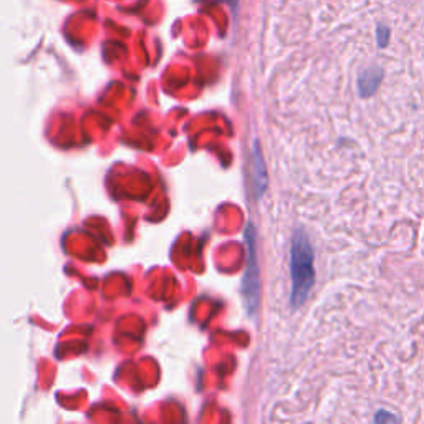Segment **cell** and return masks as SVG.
I'll list each match as a JSON object with an SVG mask.
<instances>
[{
    "mask_svg": "<svg viewBox=\"0 0 424 424\" xmlns=\"http://www.w3.org/2000/svg\"><path fill=\"white\" fill-rule=\"evenodd\" d=\"M314 249L308 244V241L303 236L297 234L292 239L290 249V302L292 305H302L303 300L307 299L308 292L315 282V267H314Z\"/></svg>",
    "mask_w": 424,
    "mask_h": 424,
    "instance_id": "1",
    "label": "cell"
},
{
    "mask_svg": "<svg viewBox=\"0 0 424 424\" xmlns=\"http://www.w3.org/2000/svg\"><path fill=\"white\" fill-rule=\"evenodd\" d=\"M385 80V70L383 67H378V65H372V67L361 70L358 73V80H356V88L360 98H372L378 93L380 86Z\"/></svg>",
    "mask_w": 424,
    "mask_h": 424,
    "instance_id": "2",
    "label": "cell"
},
{
    "mask_svg": "<svg viewBox=\"0 0 424 424\" xmlns=\"http://www.w3.org/2000/svg\"><path fill=\"white\" fill-rule=\"evenodd\" d=\"M376 45L378 48L385 50L391 42V28L386 26V23H378L376 26Z\"/></svg>",
    "mask_w": 424,
    "mask_h": 424,
    "instance_id": "3",
    "label": "cell"
},
{
    "mask_svg": "<svg viewBox=\"0 0 424 424\" xmlns=\"http://www.w3.org/2000/svg\"><path fill=\"white\" fill-rule=\"evenodd\" d=\"M373 421L378 423V424H383V423H399L401 421V418L396 414L390 413V411L386 410H378L376 414L373 416Z\"/></svg>",
    "mask_w": 424,
    "mask_h": 424,
    "instance_id": "4",
    "label": "cell"
}]
</instances>
